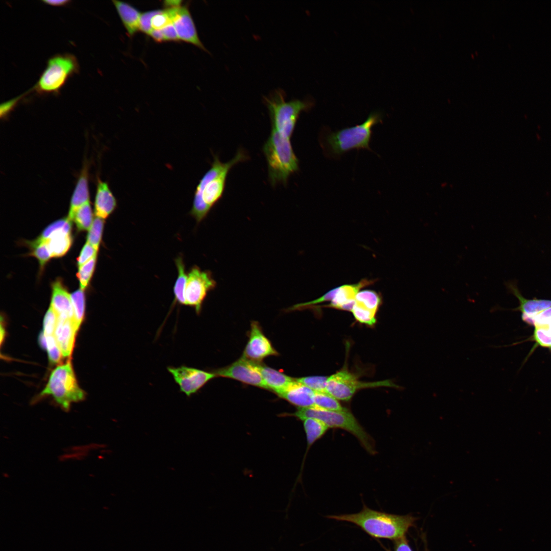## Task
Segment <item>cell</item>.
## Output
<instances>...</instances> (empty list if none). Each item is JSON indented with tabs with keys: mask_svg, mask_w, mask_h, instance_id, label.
<instances>
[{
	"mask_svg": "<svg viewBox=\"0 0 551 551\" xmlns=\"http://www.w3.org/2000/svg\"><path fill=\"white\" fill-rule=\"evenodd\" d=\"M249 158L242 148L238 150L229 161L222 162L217 155L213 156L210 168L199 181L194 191L189 214L197 223L207 216L213 207L223 195L227 178L231 169L239 162Z\"/></svg>",
	"mask_w": 551,
	"mask_h": 551,
	"instance_id": "obj_1",
	"label": "cell"
},
{
	"mask_svg": "<svg viewBox=\"0 0 551 551\" xmlns=\"http://www.w3.org/2000/svg\"><path fill=\"white\" fill-rule=\"evenodd\" d=\"M327 517L355 523L373 537L394 540L404 537L416 519L410 515L388 514L371 510L365 505L358 513Z\"/></svg>",
	"mask_w": 551,
	"mask_h": 551,
	"instance_id": "obj_2",
	"label": "cell"
},
{
	"mask_svg": "<svg viewBox=\"0 0 551 551\" xmlns=\"http://www.w3.org/2000/svg\"><path fill=\"white\" fill-rule=\"evenodd\" d=\"M263 152L267 163L269 181L272 186L286 184L290 176L298 170L299 162L291 138L271 129Z\"/></svg>",
	"mask_w": 551,
	"mask_h": 551,
	"instance_id": "obj_3",
	"label": "cell"
},
{
	"mask_svg": "<svg viewBox=\"0 0 551 551\" xmlns=\"http://www.w3.org/2000/svg\"><path fill=\"white\" fill-rule=\"evenodd\" d=\"M293 415L302 421L308 418H315L323 422L329 428L347 431L357 438L368 453L374 455L377 453L374 440L348 410L330 411L312 406L298 408Z\"/></svg>",
	"mask_w": 551,
	"mask_h": 551,
	"instance_id": "obj_4",
	"label": "cell"
},
{
	"mask_svg": "<svg viewBox=\"0 0 551 551\" xmlns=\"http://www.w3.org/2000/svg\"><path fill=\"white\" fill-rule=\"evenodd\" d=\"M285 96L283 90L277 89L263 99L269 111L271 129L291 138L301 112L309 109L312 104L297 99L286 101Z\"/></svg>",
	"mask_w": 551,
	"mask_h": 551,
	"instance_id": "obj_5",
	"label": "cell"
},
{
	"mask_svg": "<svg viewBox=\"0 0 551 551\" xmlns=\"http://www.w3.org/2000/svg\"><path fill=\"white\" fill-rule=\"evenodd\" d=\"M52 396L65 411L73 403L84 399L85 391L79 386L70 360L57 365L51 372L40 397Z\"/></svg>",
	"mask_w": 551,
	"mask_h": 551,
	"instance_id": "obj_6",
	"label": "cell"
},
{
	"mask_svg": "<svg viewBox=\"0 0 551 551\" xmlns=\"http://www.w3.org/2000/svg\"><path fill=\"white\" fill-rule=\"evenodd\" d=\"M79 70V63L74 55H55L48 59L45 69L31 89L40 94L57 93Z\"/></svg>",
	"mask_w": 551,
	"mask_h": 551,
	"instance_id": "obj_7",
	"label": "cell"
},
{
	"mask_svg": "<svg viewBox=\"0 0 551 551\" xmlns=\"http://www.w3.org/2000/svg\"><path fill=\"white\" fill-rule=\"evenodd\" d=\"M381 120L379 113L370 114L362 124L328 134L326 143L333 155H340L352 149H370L372 127Z\"/></svg>",
	"mask_w": 551,
	"mask_h": 551,
	"instance_id": "obj_8",
	"label": "cell"
},
{
	"mask_svg": "<svg viewBox=\"0 0 551 551\" xmlns=\"http://www.w3.org/2000/svg\"><path fill=\"white\" fill-rule=\"evenodd\" d=\"M379 387L399 388V386L390 380L362 382L355 374L344 367L328 377L326 391L338 400L348 402L361 389Z\"/></svg>",
	"mask_w": 551,
	"mask_h": 551,
	"instance_id": "obj_9",
	"label": "cell"
},
{
	"mask_svg": "<svg viewBox=\"0 0 551 551\" xmlns=\"http://www.w3.org/2000/svg\"><path fill=\"white\" fill-rule=\"evenodd\" d=\"M216 286V282L210 271L202 270L196 265L192 266L187 273L185 306L193 308L196 314H199L208 293Z\"/></svg>",
	"mask_w": 551,
	"mask_h": 551,
	"instance_id": "obj_10",
	"label": "cell"
},
{
	"mask_svg": "<svg viewBox=\"0 0 551 551\" xmlns=\"http://www.w3.org/2000/svg\"><path fill=\"white\" fill-rule=\"evenodd\" d=\"M167 369L179 386L180 392L188 397L197 392L208 382L217 377L213 371L209 372L185 365L168 366Z\"/></svg>",
	"mask_w": 551,
	"mask_h": 551,
	"instance_id": "obj_11",
	"label": "cell"
},
{
	"mask_svg": "<svg viewBox=\"0 0 551 551\" xmlns=\"http://www.w3.org/2000/svg\"><path fill=\"white\" fill-rule=\"evenodd\" d=\"M216 377L228 378L246 384L266 389L256 362L242 356L231 364L213 371Z\"/></svg>",
	"mask_w": 551,
	"mask_h": 551,
	"instance_id": "obj_12",
	"label": "cell"
},
{
	"mask_svg": "<svg viewBox=\"0 0 551 551\" xmlns=\"http://www.w3.org/2000/svg\"><path fill=\"white\" fill-rule=\"evenodd\" d=\"M382 303L380 293L372 290H360L356 295L352 309L358 322L368 326H373L377 322V314Z\"/></svg>",
	"mask_w": 551,
	"mask_h": 551,
	"instance_id": "obj_13",
	"label": "cell"
},
{
	"mask_svg": "<svg viewBox=\"0 0 551 551\" xmlns=\"http://www.w3.org/2000/svg\"><path fill=\"white\" fill-rule=\"evenodd\" d=\"M170 15L179 40H182L208 52L199 38L197 32L187 7L166 8Z\"/></svg>",
	"mask_w": 551,
	"mask_h": 551,
	"instance_id": "obj_14",
	"label": "cell"
},
{
	"mask_svg": "<svg viewBox=\"0 0 551 551\" xmlns=\"http://www.w3.org/2000/svg\"><path fill=\"white\" fill-rule=\"evenodd\" d=\"M278 355V353L270 340L264 334L259 322L252 321L248 340L242 356L250 361L257 363L267 357Z\"/></svg>",
	"mask_w": 551,
	"mask_h": 551,
	"instance_id": "obj_15",
	"label": "cell"
},
{
	"mask_svg": "<svg viewBox=\"0 0 551 551\" xmlns=\"http://www.w3.org/2000/svg\"><path fill=\"white\" fill-rule=\"evenodd\" d=\"M375 281V279L364 278L356 283L346 284L334 288V294L330 303L321 307L351 312L358 293L361 289L373 284Z\"/></svg>",
	"mask_w": 551,
	"mask_h": 551,
	"instance_id": "obj_16",
	"label": "cell"
},
{
	"mask_svg": "<svg viewBox=\"0 0 551 551\" xmlns=\"http://www.w3.org/2000/svg\"><path fill=\"white\" fill-rule=\"evenodd\" d=\"M52 295L50 306L60 318L74 320L71 295L62 282L57 279L52 284Z\"/></svg>",
	"mask_w": 551,
	"mask_h": 551,
	"instance_id": "obj_17",
	"label": "cell"
},
{
	"mask_svg": "<svg viewBox=\"0 0 551 551\" xmlns=\"http://www.w3.org/2000/svg\"><path fill=\"white\" fill-rule=\"evenodd\" d=\"M117 206L116 198L108 183L97 178L94 199V213L96 217L105 219L115 211Z\"/></svg>",
	"mask_w": 551,
	"mask_h": 551,
	"instance_id": "obj_18",
	"label": "cell"
},
{
	"mask_svg": "<svg viewBox=\"0 0 551 551\" xmlns=\"http://www.w3.org/2000/svg\"><path fill=\"white\" fill-rule=\"evenodd\" d=\"M314 391L296 379L277 395L298 408L314 406Z\"/></svg>",
	"mask_w": 551,
	"mask_h": 551,
	"instance_id": "obj_19",
	"label": "cell"
},
{
	"mask_svg": "<svg viewBox=\"0 0 551 551\" xmlns=\"http://www.w3.org/2000/svg\"><path fill=\"white\" fill-rule=\"evenodd\" d=\"M79 329L74 320L59 317L55 336L63 358L71 356Z\"/></svg>",
	"mask_w": 551,
	"mask_h": 551,
	"instance_id": "obj_20",
	"label": "cell"
},
{
	"mask_svg": "<svg viewBox=\"0 0 551 551\" xmlns=\"http://www.w3.org/2000/svg\"><path fill=\"white\" fill-rule=\"evenodd\" d=\"M89 202L88 187V165L84 164L73 191L67 217L72 221L76 211L84 204Z\"/></svg>",
	"mask_w": 551,
	"mask_h": 551,
	"instance_id": "obj_21",
	"label": "cell"
},
{
	"mask_svg": "<svg viewBox=\"0 0 551 551\" xmlns=\"http://www.w3.org/2000/svg\"><path fill=\"white\" fill-rule=\"evenodd\" d=\"M256 364L266 389L277 394L286 388L295 379L270 367Z\"/></svg>",
	"mask_w": 551,
	"mask_h": 551,
	"instance_id": "obj_22",
	"label": "cell"
},
{
	"mask_svg": "<svg viewBox=\"0 0 551 551\" xmlns=\"http://www.w3.org/2000/svg\"><path fill=\"white\" fill-rule=\"evenodd\" d=\"M119 17L130 36L139 30L141 13L130 4L121 1H112Z\"/></svg>",
	"mask_w": 551,
	"mask_h": 551,
	"instance_id": "obj_23",
	"label": "cell"
},
{
	"mask_svg": "<svg viewBox=\"0 0 551 551\" xmlns=\"http://www.w3.org/2000/svg\"><path fill=\"white\" fill-rule=\"evenodd\" d=\"M513 293L520 302L519 309L524 313L530 316H533L543 310L551 307V300L545 299H527L523 297L517 289L511 284L508 285Z\"/></svg>",
	"mask_w": 551,
	"mask_h": 551,
	"instance_id": "obj_24",
	"label": "cell"
},
{
	"mask_svg": "<svg viewBox=\"0 0 551 551\" xmlns=\"http://www.w3.org/2000/svg\"><path fill=\"white\" fill-rule=\"evenodd\" d=\"M175 263L178 270V277L173 287V304H178L185 305V291L187 280V274L185 271V266L181 256L175 259Z\"/></svg>",
	"mask_w": 551,
	"mask_h": 551,
	"instance_id": "obj_25",
	"label": "cell"
},
{
	"mask_svg": "<svg viewBox=\"0 0 551 551\" xmlns=\"http://www.w3.org/2000/svg\"><path fill=\"white\" fill-rule=\"evenodd\" d=\"M72 241L71 234L68 233H59L51 237L46 242L51 258L64 256L69 249Z\"/></svg>",
	"mask_w": 551,
	"mask_h": 551,
	"instance_id": "obj_26",
	"label": "cell"
},
{
	"mask_svg": "<svg viewBox=\"0 0 551 551\" xmlns=\"http://www.w3.org/2000/svg\"><path fill=\"white\" fill-rule=\"evenodd\" d=\"M306 435L307 450L317 440L321 438L329 430L327 425L321 421L313 418L302 420Z\"/></svg>",
	"mask_w": 551,
	"mask_h": 551,
	"instance_id": "obj_27",
	"label": "cell"
},
{
	"mask_svg": "<svg viewBox=\"0 0 551 551\" xmlns=\"http://www.w3.org/2000/svg\"><path fill=\"white\" fill-rule=\"evenodd\" d=\"M93 220L90 202L80 207L74 212L72 219L80 231L89 230Z\"/></svg>",
	"mask_w": 551,
	"mask_h": 551,
	"instance_id": "obj_28",
	"label": "cell"
},
{
	"mask_svg": "<svg viewBox=\"0 0 551 551\" xmlns=\"http://www.w3.org/2000/svg\"><path fill=\"white\" fill-rule=\"evenodd\" d=\"M39 340L41 346L47 351L50 363L52 364L59 363L63 356L55 335L45 336L41 333Z\"/></svg>",
	"mask_w": 551,
	"mask_h": 551,
	"instance_id": "obj_29",
	"label": "cell"
},
{
	"mask_svg": "<svg viewBox=\"0 0 551 551\" xmlns=\"http://www.w3.org/2000/svg\"><path fill=\"white\" fill-rule=\"evenodd\" d=\"M314 406L330 411H342L348 410L342 407L338 400L327 392L314 391Z\"/></svg>",
	"mask_w": 551,
	"mask_h": 551,
	"instance_id": "obj_30",
	"label": "cell"
},
{
	"mask_svg": "<svg viewBox=\"0 0 551 551\" xmlns=\"http://www.w3.org/2000/svg\"><path fill=\"white\" fill-rule=\"evenodd\" d=\"M71 231V220L67 217L56 220L48 225L38 237L40 240L46 241L52 236L59 233L70 234Z\"/></svg>",
	"mask_w": 551,
	"mask_h": 551,
	"instance_id": "obj_31",
	"label": "cell"
},
{
	"mask_svg": "<svg viewBox=\"0 0 551 551\" xmlns=\"http://www.w3.org/2000/svg\"><path fill=\"white\" fill-rule=\"evenodd\" d=\"M74 318L77 327L80 328L85 317V295L83 290H77L71 294Z\"/></svg>",
	"mask_w": 551,
	"mask_h": 551,
	"instance_id": "obj_32",
	"label": "cell"
},
{
	"mask_svg": "<svg viewBox=\"0 0 551 551\" xmlns=\"http://www.w3.org/2000/svg\"><path fill=\"white\" fill-rule=\"evenodd\" d=\"M28 244L31 247L30 255L37 258L42 269L51 258L46 242L37 238L35 240L28 242Z\"/></svg>",
	"mask_w": 551,
	"mask_h": 551,
	"instance_id": "obj_33",
	"label": "cell"
},
{
	"mask_svg": "<svg viewBox=\"0 0 551 551\" xmlns=\"http://www.w3.org/2000/svg\"><path fill=\"white\" fill-rule=\"evenodd\" d=\"M105 222V219L95 217L87 235V242L90 244L97 251L102 240Z\"/></svg>",
	"mask_w": 551,
	"mask_h": 551,
	"instance_id": "obj_34",
	"label": "cell"
},
{
	"mask_svg": "<svg viewBox=\"0 0 551 551\" xmlns=\"http://www.w3.org/2000/svg\"><path fill=\"white\" fill-rule=\"evenodd\" d=\"M96 258L97 256H95L87 262L79 267L77 276L80 282V289L83 290L87 287L92 276Z\"/></svg>",
	"mask_w": 551,
	"mask_h": 551,
	"instance_id": "obj_35",
	"label": "cell"
},
{
	"mask_svg": "<svg viewBox=\"0 0 551 551\" xmlns=\"http://www.w3.org/2000/svg\"><path fill=\"white\" fill-rule=\"evenodd\" d=\"M328 377L309 376L296 378V380L315 392H327Z\"/></svg>",
	"mask_w": 551,
	"mask_h": 551,
	"instance_id": "obj_36",
	"label": "cell"
},
{
	"mask_svg": "<svg viewBox=\"0 0 551 551\" xmlns=\"http://www.w3.org/2000/svg\"><path fill=\"white\" fill-rule=\"evenodd\" d=\"M59 320L57 313L49 306L46 311L43 321V330L41 333L45 336L55 335Z\"/></svg>",
	"mask_w": 551,
	"mask_h": 551,
	"instance_id": "obj_37",
	"label": "cell"
},
{
	"mask_svg": "<svg viewBox=\"0 0 551 551\" xmlns=\"http://www.w3.org/2000/svg\"><path fill=\"white\" fill-rule=\"evenodd\" d=\"M534 338L540 345L551 347V332L546 325L536 327Z\"/></svg>",
	"mask_w": 551,
	"mask_h": 551,
	"instance_id": "obj_38",
	"label": "cell"
},
{
	"mask_svg": "<svg viewBox=\"0 0 551 551\" xmlns=\"http://www.w3.org/2000/svg\"><path fill=\"white\" fill-rule=\"evenodd\" d=\"M171 22V18L167 10H161L152 19L151 25L153 29L161 30L166 25Z\"/></svg>",
	"mask_w": 551,
	"mask_h": 551,
	"instance_id": "obj_39",
	"label": "cell"
},
{
	"mask_svg": "<svg viewBox=\"0 0 551 551\" xmlns=\"http://www.w3.org/2000/svg\"><path fill=\"white\" fill-rule=\"evenodd\" d=\"M161 10H154L141 13L139 21V30L147 35L153 30L151 20L154 16L158 14Z\"/></svg>",
	"mask_w": 551,
	"mask_h": 551,
	"instance_id": "obj_40",
	"label": "cell"
},
{
	"mask_svg": "<svg viewBox=\"0 0 551 551\" xmlns=\"http://www.w3.org/2000/svg\"><path fill=\"white\" fill-rule=\"evenodd\" d=\"M97 252L98 251L90 244L86 242L77 258V263L79 267L87 262L94 256H97Z\"/></svg>",
	"mask_w": 551,
	"mask_h": 551,
	"instance_id": "obj_41",
	"label": "cell"
},
{
	"mask_svg": "<svg viewBox=\"0 0 551 551\" xmlns=\"http://www.w3.org/2000/svg\"><path fill=\"white\" fill-rule=\"evenodd\" d=\"M25 94H26V92L1 104L0 106L1 117L2 118L7 116V115L15 107Z\"/></svg>",
	"mask_w": 551,
	"mask_h": 551,
	"instance_id": "obj_42",
	"label": "cell"
},
{
	"mask_svg": "<svg viewBox=\"0 0 551 551\" xmlns=\"http://www.w3.org/2000/svg\"><path fill=\"white\" fill-rule=\"evenodd\" d=\"M161 31L163 34L165 41H177L179 40L176 30L172 22L169 23Z\"/></svg>",
	"mask_w": 551,
	"mask_h": 551,
	"instance_id": "obj_43",
	"label": "cell"
},
{
	"mask_svg": "<svg viewBox=\"0 0 551 551\" xmlns=\"http://www.w3.org/2000/svg\"><path fill=\"white\" fill-rule=\"evenodd\" d=\"M395 550V551H412L405 536L396 540Z\"/></svg>",
	"mask_w": 551,
	"mask_h": 551,
	"instance_id": "obj_44",
	"label": "cell"
},
{
	"mask_svg": "<svg viewBox=\"0 0 551 551\" xmlns=\"http://www.w3.org/2000/svg\"><path fill=\"white\" fill-rule=\"evenodd\" d=\"M42 2L46 5L54 7L65 6L71 2L68 0H43Z\"/></svg>",
	"mask_w": 551,
	"mask_h": 551,
	"instance_id": "obj_45",
	"label": "cell"
},
{
	"mask_svg": "<svg viewBox=\"0 0 551 551\" xmlns=\"http://www.w3.org/2000/svg\"><path fill=\"white\" fill-rule=\"evenodd\" d=\"M155 41L161 42L165 41L161 30L153 29L148 34Z\"/></svg>",
	"mask_w": 551,
	"mask_h": 551,
	"instance_id": "obj_46",
	"label": "cell"
},
{
	"mask_svg": "<svg viewBox=\"0 0 551 551\" xmlns=\"http://www.w3.org/2000/svg\"><path fill=\"white\" fill-rule=\"evenodd\" d=\"M181 1H166L164 2V5L166 8L178 7L181 6Z\"/></svg>",
	"mask_w": 551,
	"mask_h": 551,
	"instance_id": "obj_47",
	"label": "cell"
},
{
	"mask_svg": "<svg viewBox=\"0 0 551 551\" xmlns=\"http://www.w3.org/2000/svg\"><path fill=\"white\" fill-rule=\"evenodd\" d=\"M545 325L547 327L548 330L551 332V321L550 322V323L549 324H548L547 325Z\"/></svg>",
	"mask_w": 551,
	"mask_h": 551,
	"instance_id": "obj_48",
	"label": "cell"
},
{
	"mask_svg": "<svg viewBox=\"0 0 551 551\" xmlns=\"http://www.w3.org/2000/svg\"><path fill=\"white\" fill-rule=\"evenodd\" d=\"M388 551H390V550H388Z\"/></svg>",
	"mask_w": 551,
	"mask_h": 551,
	"instance_id": "obj_49",
	"label": "cell"
}]
</instances>
